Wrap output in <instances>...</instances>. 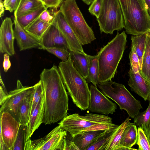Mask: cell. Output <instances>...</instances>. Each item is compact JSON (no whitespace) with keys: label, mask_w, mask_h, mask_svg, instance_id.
Segmentation results:
<instances>
[{"label":"cell","mask_w":150,"mask_h":150,"mask_svg":"<svg viewBox=\"0 0 150 150\" xmlns=\"http://www.w3.org/2000/svg\"><path fill=\"white\" fill-rule=\"evenodd\" d=\"M40 78L44 92L42 123L45 125L54 123L66 116L69 110L68 92L55 65L44 69Z\"/></svg>","instance_id":"obj_1"},{"label":"cell","mask_w":150,"mask_h":150,"mask_svg":"<svg viewBox=\"0 0 150 150\" xmlns=\"http://www.w3.org/2000/svg\"><path fill=\"white\" fill-rule=\"evenodd\" d=\"M127 35L124 31L102 47L97 54L99 73L98 84L107 82L114 77L125 49Z\"/></svg>","instance_id":"obj_2"},{"label":"cell","mask_w":150,"mask_h":150,"mask_svg":"<svg viewBox=\"0 0 150 150\" xmlns=\"http://www.w3.org/2000/svg\"><path fill=\"white\" fill-rule=\"evenodd\" d=\"M58 68L68 93L76 105L82 110L88 109L90 93L86 79L74 67L70 57L60 62Z\"/></svg>","instance_id":"obj_3"},{"label":"cell","mask_w":150,"mask_h":150,"mask_svg":"<svg viewBox=\"0 0 150 150\" xmlns=\"http://www.w3.org/2000/svg\"><path fill=\"white\" fill-rule=\"evenodd\" d=\"M72 137L83 132L99 130H112L119 126L112 118L104 115L88 113L84 115L74 113L66 116L59 123Z\"/></svg>","instance_id":"obj_4"},{"label":"cell","mask_w":150,"mask_h":150,"mask_svg":"<svg viewBox=\"0 0 150 150\" xmlns=\"http://www.w3.org/2000/svg\"><path fill=\"white\" fill-rule=\"evenodd\" d=\"M126 32L132 35L150 32V16L144 0H118Z\"/></svg>","instance_id":"obj_5"},{"label":"cell","mask_w":150,"mask_h":150,"mask_svg":"<svg viewBox=\"0 0 150 150\" xmlns=\"http://www.w3.org/2000/svg\"><path fill=\"white\" fill-rule=\"evenodd\" d=\"M82 45L96 39L93 32L87 24L75 0H65L59 10Z\"/></svg>","instance_id":"obj_6"},{"label":"cell","mask_w":150,"mask_h":150,"mask_svg":"<svg viewBox=\"0 0 150 150\" xmlns=\"http://www.w3.org/2000/svg\"><path fill=\"white\" fill-rule=\"evenodd\" d=\"M97 86L103 94L117 104L121 110H125L132 118L143 108L140 101L136 99L123 85L111 80Z\"/></svg>","instance_id":"obj_7"},{"label":"cell","mask_w":150,"mask_h":150,"mask_svg":"<svg viewBox=\"0 0 150 150\" xmlns=\"http://www.w3.org/2000/svg\"><path fill=\"white\" fill-rule=\"evenodd\" d=\"M100 33L112 34L124 28V18L118 0H103L97 18Z\"/></svg>","instance_id":"obj_8"},{"label":"cell","mask_w":150,"mask_h":150,"mask_svg":"<svg viewBox=\"0 0 150 150\" xmlns=\"http://www.w3.org/2000/svg\"><path fill=\"white\" fill-rule=\"evenodd\" d=\"M67 132L59 125L44 137L26 141L25 150H62Z\"/></svg>","instance_id":"obj_9"},{"label":"cell","mask_w":150,"mask_h":150,"mask_svg":"<svg viewBox=\"0 0 150 150\" xmlns=\"http://www.w3.org/2000/svg\"><path fill=\"white\" fill-rule=\"evenodd\" d=\"M35 85L24 86L21 81H17L16 88L8 93L7 98L1 105L0 113L8 112L20 123L19 111L20 106L25 97L33 90Z\"/></svg>","instance_id":"obj_10"},{"label":"cell","mask_w":150,"mask_h":150,"mask_svg":"<svg viewBox=\"0 0 150 150\" xmlns=\"http://www.w3.org/2000/svg\"><path fill=\"white\" fill-rule=\"evenodd\" d=\"M90 98L88 109L92 112L105 115L112 114L115 112L117 106L93 84L90 86Z\"/></svg>","instance_id":"obj_11"},{"label":"cell","mask_w":150,"mask_h":150,"mask_svg":"<svg viewBox=\"0 0 150 150\" xmlns=\"http://www.w3.org/2000/svg\"><path fill=\"white\" fill-rule=\"evenodd\" d=\"M0 131L4 142L9 150H11L16 140L21 124L10 113H0Z\"/></svg>","instance_id":"obj_12"},{"label":"cell","mask_w":150,"mask_h":150,"mask_svg":"<svg viewBox=\"0 0 150 150\" xmlns=\"http://www.w3.org/2000/svg\"><path fill=\"white\" fill-rule=\"evenodd\" d=\"M40 42L43 50L45 47H56L71 50L66 39L57 25L54 17Z\"/></svg>","instance_id":"obj_13"},{"label":"cell","mask_w":150,"mask_h":150,"mask_svg":"<svg viewBox=\"0 0 150 150\" xmlns=\"http://www.w3.org/2000/svg\"><path fill=\"white\" fill-rule=\"evenodd\" d=\"M12 23L10 17H6L2 22L0 28V51L1 53H7L10 56L15 52L14 47L15 39Z\"/></svg>","instance_id":"obj_14"},{"label":"cell","mask_w":150,"mask_h":150,"mask_svg":"<svg viewBox=\"0 0 150 150\" xmlns=\"http://www.w3.org/2000/svg\"><path fill=\"white\" fill-rule=\"evenodd\" d=\"M54 15L57 25L66 39L70 51L74 50L83 52L82 45L61 11L58 10L54 13Z\"/></svg>","instance_id":"obj_15"},{"label":"cell","mask_w":150,"mask_h":150,"mask_svg":"<svg viewBox=\"0 0 150 150\" xmlns=\"http://www.w3.org/2000/svg\"><path fill=\"white\" fill-rule=\"evenodd\" d=\"M128 74L129 78L128 84L131 90L146 101L150 94V83L144 79L139 72H135L131 68Z\"/></svg>","instance_id":"obj_16"},{"label":"cell","mask_w":150,"mask_h":150,"mask_svg":"<svg viewBox=\"0 0 150 150\" xmlns=\"http://www.w3.org/2000/svg\"><path fill=\"white\" fill-rule=\"evenodd\" d=\"M13 23L15 39L20 51L33 48L42 50V47L40 41L37 40L29 34L19 25L14 18Z\"/></svg>","instance_id":"obj_17"},{"label":"cell","mask_w":150,"mask_h":150,"mask_svg":"<svg viewBox=\"0 0 150 150\" xmlns=\"http://www.w3.org/2000/svg\"><path fill=\"white\" fill-rule=\"evenodd\" d=\"M108 130H99L83 132L72 136V139L79 150H86L93 144L100 136Z\"/></svg>","instance_id":"obj_18"},{"label":"cell","mask_w":150,"mask_h":150,"mask_svg":"<svg viewBox=\"0 0 150 150\" xmlns=\"http://www.w3.org/2000/svg\"><path fill=\"white\" fill-rule=\"evenodd\" d=\"M44 102V92L34 109L31 113L29 121L27 125L26 141L30 138L35 131L42 123Z\"/></svg>","instance_id":"obj_19"},{"label":"cell","mask_w":150,"mask_h":150,"mask_svg":"<svg viewBox=\"0 0 150 150\" xmlns=\"http://www.w3.org/2000/svg\"><path fill=\"white\" fill-rule=\"evenodd\" d=\"M70 57L74 68L86 79L88 70L89 59L88 54L79 51H69Z\"/></svg>","instance_id":"obj_20"},{"label":"cell","mask_w":150,"mask_h":150,"mask_svg":"<svg viewBox=\"0 0 150 150\" xmlns=\"http://www.w3.org/2000/svg\"><path fill=\"white\" fill-rule=\"evenodd\" d=\"M138 129L134 123L130 122L124 130L119 142V150H123L124 147L131 148L137 144Z\"/></svg>","instance_id":"obj_21"},{"label":"cell","mask_w":150,"mask_h":150,"mask_svg":"<svg viewBox=\"0 0 150 150\" xmlns=\"http://www.w3.org/2000/svg\"><path fill=\"white\" fill-rule=\"evenodd\" d=\"M35 90L25 97L20 106L19 115L21 125H27L28 123Z\"/></svg>","instance_id":"obj_22"},{"label":"cell","mask_w":150,"mask_h":150,"mask_svg":"<svg viewBox=\"0 0 150 150\" xmlns=\"http://www.w3.org/2000/svg\"><path fill=\"white\" fill-rule=\"evenodd\" d=\"M51 23L44 22L41 21L38 17L26 27L25 30L28 34L40 41Z\"/></svg>","instance_id":"obj_23"},{"label":"cell","mask_w":150,"mask_h":150,"mask_svg":"<svg viewBox=\"0 0 150 150\" xmlns=\"http://www.w3.org/2000/svg\"><path fill=\"white\" fill-rule=\"evenodd\" d=\"M44 5L40 0H21L14 12L15 18L34 11Z\"/></svg>","instance_id":"obj_24"},{"label":"cell","mask_w":150,"mask_h":150,"mask_svg":"<svg viewBox=\"0 0 150 150\" xmlns=\"http://www.w3.org/2000/svg\"><path fill=\"white\" fill-rule=\"evenodd\" d=\"M139 72L150 83V32L146 34V47Z\"/></svg>","instance_id":"obj_25"},{"label":"cell","mask_w":150,"mask_h":150,"mask_svg":"<svg viewBox=\"0 0 150 150\" xmlns=\"http://www.w3.org/2000/svg\"><path fill=\"white\" fill-rule=\"evenodd\" d=\"M88 56L89 59V65L88 75L86 80L88 83H92L93 85L97 86L99 73L98 55L88 54Z\"/></svg>","instance_id":"obj_26"},{"label":"cell","mask_w":150,"mask_h":150,"mask_svg":"<svg viewBox=\"0 0 150 150\" xmlns=\"http://www.w3.org/2000/svg\"><path fill=\"white\" fill-rule=\"evenodd\" d=\"M131 119L128 117L114 131L110 139L106 146L105 150H119V142L122 133L130 122Z\"/></svg>","instance_id":"obj_27"},{"label":"cell","mask_w":150,"mask_h":150,"mask_svg":"<svg viewBox=\"0 0 150 150\" xmlns=\"http://www.w3.org/2000/svg\"><path fill=\"white\" fill-rule=\"evenodd\" d=\"M134 119V123L143 130L148 137L150 128V102L147 109L139 113Z\"/></svg>","instance_id":"obj_28"},{"label":"cell","mask_w":150,"mask_h":150,"mask_svg":"<svg viewBox=\"0 0 150 150\" xmlns=\"http://www.w3.org/2000/svg\"><path fill=\"white\" fill-rule=\"evenodd\" d=\"M146 33L131 36V47H133L138 57L141 69L143 56L146 47Z\"/></svg>","instance_id":"obj_29"},{"label":"cell","mask_w":150,"mask_h":150,"mask_svg":"<svg viewBox=\"0 0 150 150\" xmlns=\"http://www.w3.org/2000/svg\"><path fill=\"white\" fill-rule=\"evenodd\" d=\"M47 9L43 5L34 11L15 18L20 26L25 30L31 23L38 18L43 11Z\"/></svg>","instance_id":"obj_30"},{"label":"cell","mask_w":150,"mask_h":150,"mask_svg":"<svg viewBox=\"0 0 150 150\" xmlns=\"http://www.w3.org/2000/svg\"><path fill=\"white\" fill-rule=\"evenodd\" d=\"M116 129L107 131L86 150H105L113 132Z\"/></svg>","instance_id":"obj_31"},{"label":"cell","mask_w":150,"mask_h":150,"mask_svg":"<svg viewBox=\"0 0 150 150\" xmlns=\"http://www.w3.org/2000/svg\"><path fill=\"white\" fill-rule=\"evenodd\" d=\"M27 125H21L17 138L11 150H25Z\"/></svg>","instance_id":"obj_32"},{"label":"cell","mask_w":150,"mask_h":150,"mask_svg":"<svg viewBox=\"0 0 150 150\" xmlns=\"http://www.w3.org/2000/svg\"><path fill=\"white\" fill-rule=\"evenodd\" d=\"M138 139L137 143L139 150H150V142L143 130L138 127Z\"/></svg>","instance_id":"obj_33"},{"label":"cell","mask_w":150,"mask_h":150,"mask_svg":"<svg viewBox=\"0 0 150 150\" xmlns=\"http://www.w3.org/2000/svg\"><path fill=\"white\" fill-rule=\"evenodd\" d=\"M43 50H46L54 54L62 60V61H66L70 57L69 51L64 49L56 47H45Z\"/></svg>","instance_id":"obj_34"},{"label":"cell","mask_w":150,"mask_h":150,"mask_svg":"<svg viewBox=\"0 0 150 150\" xmlns=\"http://www.w3.org/2000/svg\"><path fill=\"white\" fill-rule=\"evenodd\" d=\"M35 86L31 113L34 109L44 93L43 88L40 80L35 84Z\"/></svg>","instance_id":"obj_35"},{"label":"cell","mask_w":150,"mask_h":150,"mask_svg":"<svg viewBox=\"0 0 150 150\" xmlns=\"http://www.w3.org/2000/svg\"><path fill=\"white\" fill-rule=\"evenodd\" d=\"M131 48L129 54L131 68L135 72H140L141 67L138 57L134 48L131 47Z\"/></svg>","instance_id":"obj_36"},{"label":"cell","mask_w":150,"mask_h":150,"mask_svg":"<svg viewBox=\"0 0 150 150\" xmlns=\"http://www.w3.org/2000/svg\"><path fill=\"white\" fill-rule=\"evenodd\" d=\"M103 0H93L88 8L89 12L97 18L100 14Z\"/></svg>","instance_id":"obj_37"},{"label":"cell","mask_w":150,"mask_h":150,"mask_svg":"<svg viewBox=\"0 0 150 150\" xmlns=\"http://www.w3.org/2000/svg\"><path fill=\"white\" fill-rule=\"evenodd\" d=\"M21 0H4V4L6 10L10 12L15 11L18 8Z\"/></svg>","instance_id":"obj_38"},{"label":"cell","mask_w":150,"mask_h":150,"mask_svg":"<svg viewBox=\"0 0 150 150\" xmlns=\"http://www.w3.org/2000/svg\"><path fill=\"white\" fill-rule=\"evenodd\" d=\"M64 0H42L44 5L47 8H57Z\"/></svg>","instance_id":"obj_39"},{"label":"cell","mask_w":150,"mask_h":150,"mask_svg":"<svg viewBox=\"0 0 150 150\" xmlns=\"http://www.w3.org/2000/svg\"><path fill=\"white\" fill-rule=\"evenodd\" d=\"M54 18V15H51L47 9L43 11L39 17V18L41 21L47 23H51Z\"/></svg>","instance_id":"obj_40"},{"label":"cell","mask_w":150,"mask_h":150,"mask_svg":"<svg viewBox=\"0 0 150 150\" xmlns=\"http://www.w3.org/2000/svg\"><path fill=\"white\" fill-rule=\"evenodd\" d=\"M9 55L5 53L4 55V61L3 66L5 72H6L11 66V63L9 59Z\"/></svg>","instance_id":"obj_41"},{"label":"cell","mask_w":150,"mask_h":150,"mask_svg":"<svg viewBox=\"0 0 150 150\" xmlns=\"http://www.w3.org/2000/svg\"><path fill=\"white\" fill-rule=\"evenodd\" d=\"M7 94L4 91L2 86H0V105L1 106L7 97Z\"/></svg>","instance_id":"obj_42"},{"label":"cell","mask_w":150,"mask_h":150,"mask_svg":"<svg viewBox=\"0 0 150 150\" xmlns=\"http://www.w3.org/2000/svg\"><path fill=\"white\" fill-rule=\"evenodd\" d=\"M0 150H8V149L6 146L3 141L2 138V133L0 131Z\"/></svg>","instance_id":"obj_43"},{"label":"cell","mask_w":150,"mask_h":150,"mask_svg":"<svg viewBox=\"0 0 150 150\" xmlns=\"http://www.w3.org/2000/svg\"><path fill=\"white\" fill-rule=\"evenodd\" d=\"M0 1V17H1L4 15L5 9L4 4V1L2 0Z\"/></svg>","instance_id":"obj_44"},{"label":"cell","mask_w":150,"mask_h":150,"mask_svg":"<svg viewBox=\"0 0 150 150\" xmlns=\"http://www.w3.org/2000/svg\"><path fill=\"white\" fill-rule=\"evenodd\" d=\"M146 8L150 16V0H144Z\"/></svg>","instance_id":"obj_45"},{"label":"cell","mask_w":150,"mask_h":150,"mask_svg":"<svg viewBox=\"0 0 150 150\" xmlns=\"http://www.w3.org/2000/svg\"><path fill=\"white\" fill-rule=\"evenodd\" d=\"M1 75H0V82L1 84L2 85V86L3 87L4 91L7 94H8V93L7 90H6V88L5 87V86L4 84V83L2 81V80L1 79Z\"/></svg>","instance_id":"obj_46"},{"label":"cell","mask_w":150,"mask_h":150,"mask_svg":"<svg viewBox=\"0 0 150 150\" xmlns=\"http://www.w3.org/2000/svg\"><path fill=\"white\" fill-rule=\"evenodd\" d=\"M85 4L87 5H89L91 4L93 0H81Z\"/></svg>","instance_id":"obj_47"},{"label":"cell","mask_w":150,"mask_h":150,"mask_svg":"<svg viewBox=\"0 0 150 150\" xmlns=\"http://www.w3.org/2000/svg\"><path fill=\"white\" fill-rule=\"evenodd\" d=\"M148 139L150 140V129H149V135H148Z\"/></svg>","instance_id":"obj_48"},{"label":"cell","mask_w":150,"mask_h":150,"mask_svg":"<svg viewBox=\"0 0 150 150\" xmlns=\"http://www.w3.org/2000/svg\"><path fill=\"white\" fill-rule=\"evenodd\" d=\"M147 100H148L149 102H150V94L147 99Z\"/></svg>","instance_id":"obj_49"},{"label":"cell","mask_w":150,"mask_h":150,"mask_svg":"<svg viewBox=\"0 0 150 150\" xmlns=\"http://www.w3.org/2000/svg\"><path fill=\"white\" fill-rule=\"evenodd\" d=\"M150 142V140H149Z\"/></svg>","instance_id":"obj_50"},{"label":"cell","mask_w":150,"mask_h":150,"mask_svg":"<svg viewBox=\"0 0 150 150\" xmlns=\"http://www.w3.org/2000/svg\"><path fill=\"white\" fill-rule=\"evenodd\" d=\"M41 0V1H42V0Z\"/></svg>","instance_id":"obj_51"}]
</instances>
